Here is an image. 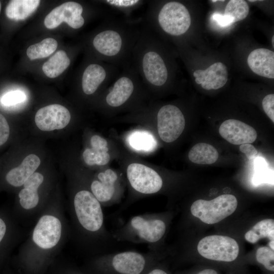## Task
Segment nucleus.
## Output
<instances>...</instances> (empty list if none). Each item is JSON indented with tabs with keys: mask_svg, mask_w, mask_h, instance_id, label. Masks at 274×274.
<instances>
[{
	"mask_svg": "<svg viewBox=\"0 0 274 274\" xmlns=\"http://www.w3.org/2000/svg\"><path fill=\"white\" fill-rule=\"evenodd\" d=\"M44 181L43 174L35 172L24 182L18 194V207L14 210L17 216H38L43 211L44 208L41 204L39 189Z\"/></svg>",
	"mask_w": 274,
	"mask_h": 274,
	"instance_id": "nucleus-13",
	"label": "nucleus"
},
{
	"mask_svg": "<svg viewBox=\"0 0 274 274\" xmlns=\"http://www.w3.org/2000/svg\"><path fill=\"white\" fill-rule=\"evenodd\" d=\"M269 248L273 251L274 250V240H270L269 242Z\"/></svg>",
	"mask_w": 274,
	"mask_h": 274,
	"instance_id": "nucleus-42",
	"label": "nucleus"
},
{
	"mask_svg": "<svg viewBox=\"0 0 274 274\" xmlns=\"http://www.w3.org/2000/svg\"><path fill=\"white\" fill-rule=\"evenodd\" d=\"M68 227L59 204H50L38 215L32 231L18 254L22 265L29 272L39 273L64 243Z\"/></svg>",
	"mask_w": 274,
	"mask_h": 274,
	"instance_id": "nucleus-1",
	"label": "nucleus"
},
{
	"mask_svg": "<svg viewBox=\"0 0 274 274\" xmlns=\"http://www.w3.org/2000/svg\"><path fill=\"white\" fill-rule=\"evenodd\" d=\"M143 21L153 31H161L172 37L185 34L191 22L187 8L177 1H169L162 5L155 1H148Z\"/></svg>",
	"mask_w": 274,
	"mask_h": 274,
	"instance_id": "nucleus-7",
	"label": "nucleus"
},
{
	"mask_svg": "<svg viewBox=\"0 0 274 274\" xmlns=\"http://www.w3.org/2000/svg\"><path fill=\"white\" fill-rule=\"evenodd\" d=\"M272 46H274V36H273L272 38Z\"/></svg>",
	"mask_w": 274,
	"mask_h": 274,
	"instance_id": "nucleus-43",
	"label": "nucleus"
},
{
	"mask_svg": "<svg viewBox=\"0 0 274 274\" xmlns=\"http://www.w3.org/2000/svg\"><path fill=\"white\" fill-rule=\"evenodd\" d=\"M249 12V6L244 0H230L227 3L224 15L230 16L234 22L245 19Z\"/></svg>",
	"mask_w": 274,
	"mask_h": 274,
	"instance_id": "nucleus-30",
	"label": "nucleus"
},
{
	"mask_svg": "<svg viewBox=\"0 0 274 274\" xmlns=\"http://www.w3.org/2000/svg\"><path fill=\"white\" fill-rule=\"evenodd\" d=\"M57 46L56 40L51 38H46L30 46L26 50V55L30 60L45 58L53 53Z\"/></svg>",
	"mask_w": 274,
	"mask_h": 274,
	"instance_id": "nucleus-28",
	"label": "nucleus"
},
{
	"mask_svg": "<svg viewBox=\"0 0 274 274\" xmlns=\"http://www.w3.org/2000/svg\"><path fill=\"white\" fill-rule=\"evenodd\" d=\"M65 274H95V273L91 272V271L89 270H87V271H83L79 270L74 269V270H71L69 271L67 273Z\"/></svg>",
	"mask_w": 274,
	"mask_h": 274,
	"instance_id": "nucleus-40",
	"label": "nucleus"
},
{
	"mask_svg": "<svg viewBox=\"0 0 274 274\" xmlns=\"http://www.w3.org/2000/svg\"><path fill=\"white\" fill-rule=\"evenodd\" d=\"M197 274H218L217 272L212 269H205L200 272Z\"/></svg>",
	"mask_w": 274,
	"mask_h": 274,
	"instance_id": "nucleus-41",
	"label": "nucleus"
},
{
	"mask_svg": "<svg viewBox=\"0 0 274 274\" xmlns=\"http://www.w3.org/2000/svg\"><path fill=\"white\" fill-rule=\"evenodd\" d=\"M257 262L264 266L267 270L274 271V252L270 248H259L256 253Z\"/></svg>",
	"mask_w": 274,
	"mask_h": 274,
	"instance_id": "nucleus-32",
	"label": "nucleus"
},
{
	"mask_svg": "<svg viewBox=\"0 0 274 274\" xmlns=\"http://www.w3.org/2000/svg\"><path fill=\"white\" fill-rule=\"evenodd\" d=\"M126 177L132 192L136 195H149L158 193L163 185L162 177L156 170L139 163L128 165Z\"/></svg>",
	"mask_w": 274,
	"mask_h": 274,
	"instance_id": "nucleus-10",
	"label": "nucleus"
},
{
	"mask_svg": "<svg viewBox=\"0 0 274 274\" xmlns=\"http://www.w3.org/2000/svg\"><path fill=\"white\" fill-rule=\"evenodd\" d=\"M197 251L200 255L209 260L231 262L237 257L239 249L233 238L212 235L206 236L199 242Z\"/></svg>",
	"mask_w": 274,
	"mask_h": 274,
	"instance_id": "nucleus-11",
	"label": "nucleus"
},
{
	"mask_svg": "<svg viewBox=\"0 0 274 274\" xmlns=\"http://www.w3.org/2000/svg\"><path fill=\"white\" fill-rule=\"evenodd\" d=\"M165 219L150 213L134 216L111 233L116 241L146 244L150 251H157L167 230Z\"/></svg>",
	"mask_w": 274,
	"mask_h": 274,
	"instance_id": "nucleus-6",
	"label": "nucleus"
},
{
	"mask_svg": "<svg viewBox=\"0 0 274 274\" xmlns=\"http://www.w3.org/2000/svg\"><path fill=\"white\" fill-rule=\"evenodd\" d=\"M195 81L206 90L218 89L225 85L228 80L226 66L222 62L213 63L204 70L194 72Z\"/></svg>",
	"mask_w": 274,
	"mask_h": 274,
	"instance_id": "nucleus-19",
	"label": "nucleus"
},
{
	"mask_svg": "<svg viewBox=\"0 0 274 274\" xmlns=\"http://www.w3.org/2000/svg\"><path fill=\"white\" fill-rule=\"evenodd\" d=\"M40 4L39 0L10 1L6 8V15L12 20H24L36 10Z\"/></svg>",
	"mask_w": 274,
	"mask_h": 274,
	"instance_id": "nucleus-24",
	"label": "nucleus"
},
{
	"mask_svg": "<svg viewBox=\"0 0 274 274\" xmlns=\"http://www.w3.org/2000/svg\"><path fill=\"white\" fill-rule=\"evenodd\" d=\"M217 1H211V2H213V3H215V2H217Z\"/></svg>",
	"mask_w": 274,
	"mask_h": 274,
	"instance_id": "nucleus-45",
	"label": "nucleus"
},
{
	"mask_svg": "<svg viewBox=\"0 0 274 274\" xmlns=\"http://www.w3.org/2000/svg\"><path fill=\"white\" fill-rule=\"evenodd\" d=\"M145 274H169L168 272L158 263L149 269Z\"/></svg>",
	"mask_w": 274,
	"mask_h": 274,
	"instance_id": "nucleus-38",
	"label": "nucleus"
},
{
	"mask_svg": "<svg viewBox=\"0 0 274 274\" xmlns=\"http://www.w3.org/2000/svg\"><path fill=\"white\" fill-rule=\"evenodd\" d=\"M90 190L102 206H110L118 202L121 187L117 173L110 168L99 173L91 181Z\"/></svg>",
	"mask_w": 274,
	"mask_h": 274,
	"instance_id": "nucleus-15",
	"label": "nucleus"
},
{
	"mask_svg": "<svg viewBox=\"0 0 274 274\" xmlns=\"http://www.w3.org/2000/svg\"><path fill=\"white\" fill-rule=\"evenodd\" d=\"M157 251L142 253L126 251L95 256L88 263V270L95 274H145L158 263Z\"/></svg>",
	"mask_w": 274,
	"mask_h": 274,
	"instance_id": "nucleus-5",
	"label": "nucleus"
},
{
	"mask_svg": "<svg viewBox=\"0 0 274 274\" xmlns=\"http://www.w3.org/2000/svg\"><path fill=\"white\" fill-rule=\"evenodd\" d=\"M245 238L247 241L252 244L256 243L260 239L259 236L252 229L245 233Z\"/></svg>",
	"mask_w": 274,
	"mask_h": 274,
	"instance_id": "nucleus-39",
	"label": "nucleus"
},
{
	"mask_svg": "<svg viewBox=\"0 0 274 274\" xmlns=\"http://www.w3.org/2000/svg\"><path fill=\"white\" fill-rule=\"evenodd\" d=\"M219 154L216 149L212 145L200 143L194 145L190 149L188 158L194 163L211 164L218 159Z\"/></svg>",
	"mask_w": 274,
	"mask_h": 274,
	"instance_id": "nucleus-25",
	"label": "nucleus"
},
{
	"mask_svg": "<svg viewBox=\"0 0 274 274\" xmlns=\"http://www.w3.org/2000/svg\"><path fill=\"white\" fill-rule=\"evenodd\" d=\"M108 142L98 135L92 136L90 147L85 149L83 153L84 162L89 165H104L110 161Z\"/></svg>",
	"mask_w": 274,
	"mask_h": 274,
	"instance_id": "nucleus-23",
	"label": "nucleus"
},
{
	"mask_svg": "<svg viewBox=\"0 0 274 274\" xmlns=\"http://www.w3.org/2000/svg\"><path fill=\"white\" fill-rule=\"evenodd\" d=\"M263 109L273 122H274V94H269L265 96L262 100Z\"/></svg>",
	"mask_w": 274,
	"mask_h": 274,
	"instance_id": "nucleus-34",
	"label": "nucleus"
},
{
	"mask_svg": "<svg viewBox=\"0 0 274 274\" xmlns=\"http://www.w3.org/2000/svg\"><path fill=\"white\" fill-rule=\"evenodd\" d=\"M26 99L24 92L16 90L9 92L2 98V102L5 106H14L23 102Z\"/></svg>",
	"mask_w": 274,
	"mask_h": 274,
	"instance_id": "nucleus-33",
	"label": "nucleus"
},
{
	"mask_svg": "<svg viewBox=\"0 0 274 274\" xmlns=\"http://www.w3.org/2000/svg\"><path fill=\"white\" fill-rule=\"evenodd\" d=\"M71 119V113L66 107L52 104L40 109L36 114L35 122L39 129L50 131L64 128Z\"/></svg>",
	"mask_w": 274,
	"mask_h": 274,
	"instance_id": "nucleus-17",
	"label": "nucleus"
},
{
	"mask_svg": "<svg viewBox=\"0 0 274 274\" xmlns=\"http://www.w3.org/2000/svg\"><path fill=\"white\" fill-rule=\"evenodd\" d=\"M157 130L160 139L166 143L176 141L183 132L185 120L181 110L167 104L162 106L157 114Z\"/></svg>",
	"mask_w": 274,
	"mask_h": 274,
	"instance_id": "nucleus-14",
	"label": "nucleus"
},
{
	"mask_svg": "<svg viewBox=\"0 0 274 274\" xmlns=\"http://www.w3.org/2000/svg\"><path fill=\"white\" fill-rule=\"evenodd\" d=\"M143 24L142 18L108 16L107 20L91 41L99 60L121 70L130 65L132 51Z\"/></svg>",
	"mask_w": 274,
	"mask_h": 274,
	"instance_id": "nucleus-3",
	"label": "nucleus"
},
{
	"mask_svg": "<svg viewBox=\"0 0 274 274\" xmlns=\"http://www.w3.org/2000/svg\"><path fill=\"white\" fill-rule=\"evenodd\" d=\"M248 64L256 74L269 79L274 78V52L265 48L254 50L249 55Z\"/></svg>",
	"mask_w": 274,
	"mask_h": 274,
	"instance_id": "nucleus-22",
	"label": "nucleus"
},
{
	"mask_svg": "<svg viewBox=\"0 0 274 274\" xmlns=\"http://www.w3.org/2000/svg\"><path fill=\"white\" fill-rule=\"evenodd\" d=\"M260 238L267 237L274 240V220L272 219L262 220L257 223L252 228Z\"/></svg>",
	"mask_w": 274,
	"mask_h": 274,
	"instance_id": "nucleus-31",
	"label": "nucleus"
},
{
	"mask_svg": "<svg viewBox=\"0 0 274 274\" xmlns=\"http://www.w3.org/2000/svg\"><path fill=\"white\" fill-rule=\"evenodd\" d=\"M219 132L227 142L236 145L252 143L257 136L253 127L236 119L224 121L219 127Z\"/></svg>",
	"mask_w": 274,
	"mask_h": 274,
	"instance_id": "nucleus-18",
	"label": "nucleus"
},
{
	"mask_svg": "<svg viewBox=\"0 0 274 274\" xmlns=\"http://www.w3.org/2000/svg\"><path fill=\"white\" fill-rule=\"evenodd\" d=\"M70 212L78 245L95 256L106 253L115 240L106 228L102 206L90 190L81 189L75 193Z\"/></svg>",
	"mask_w": 274,
	"mask_h": 274,
	"instance_id": "nucleus-2",
	"label": "nucleus"
},
{
	"mask_svg": "<svg viewBox=\"0 0 274 274\" xmlns=\"http://www.w3.org/2000/svg\"><path fill=\"white\" fill-rule=\"evenodd\" d=\"M145 88L131 64L122 69L110 84L104 96L108 109H117L127 105Z\"/></svg>",
	"mask_w": 274,
	"mask_h": 274,
	"instance_id": "nucleus-8",
	"label": "nucleus"
},
{
	"mask_svg": "<svg viewBox=\"0 0 274 274\" xmlns=\"http://www.w3.org/2000/svg\"><path fill=\"white\" fill-rule=\"evenodd\" d=\"M41 164L39 157L35 154L26 156L20 165L10 170L5 176V181L10 186L18 188L21 187Z\"/></svg>",
	"mask_w": 274,
	"mask_h": 274,
	"instance_id": "nucleus-20",
	"label": "nucleus"
},
{
	"mask_svg": "<svg viewBox=\"0 0 274 274\" xmlns=\"http://www.w3.org/2000/svg\"><path fill=\"white\" fill-rule=\"evenodd\" d=\"M127 140L132 149L139 151L150 152L157 145L154 136L146 130H136L131 132Z\"/></svg>",
	"mask_w": 274,
	"mask_h": 274,
	"instance_id": "nucleus-27",
	"label": "nucleus"
},
{
	"mask_svg": "<svg viewBox=\"0 0 274 274\" xmlns=\"http://www.w3.org/2000/svg\"><path fill=\"white\" fill-rule=\"evenodd\" d=\"M83 11V6L79 3H64L55 8L46 16L44 25L47 28L53 29L65 22L71 28L79 29L85 22Z\"/></svg>",
	"mask_w": 274,
	"mask_h": 274,
	"instance_id": "nucleus-16",
	"label": "nucleus"
},
{
	"mask_svg": "<svg viewBox=\"0 0 274 274\" xmlns=\"http://www.w3.org/2000/svg\"><path fill=\"white\" fill-rule=\"evenodd\" d=\"M14 218L0 210V258L6 257L18 241L19 234Z\"/></svg>",
	"mask_w": 274,
	"mask_h": 274,
	"instance_id": "nucleus-21",
	"label": "nucleus"
},
{
	"mask_svg": "<svg viewBox=\"0 0 274 274\" xmlns=\"http://www.w3.org/2000/svg\"><path fill=\"white\" fill-rule=\"evenodd\" d=\"M101 2L108 7L119 11L127 17H130L131 13L145 3L144 1L141 0H106Z\"/></svg>",
	"mask_w": 274,
	"mask_h": 274,
	"instance_id": "nucleus-29",
	"label": "nucleus"
},
{
	"mask_svg": "<svg viewBox=\"0 0 274 274\" xmlns=\"http://www.w3.org/2000/svg\"><path fill=\"white\" fill-rule=\"evenodd\" d=\"M10 135V127L5 117L0 113V146L4 144Z\"/></svg>",
	"mask_w": 274,
	"mask_h": 274,
	"instance_id": "nucleus-35",
	"label": "nucleus"
},
{
	"mask_svg": "<svg viewBox=\"0 0 274 274\" xmlns=\"http://www.w3.org/2000/svg\"><path fill=\"white\" fill-rule=\"evenodd\" d=\"M237 201L232 194H222L211 200L198 199L191 206L192 215L208 224L218 223L235 211Z\"/></svg>",
	"mask_w": 274,
	"mask_h": 274,
	"instance_id": "nucleus-9",
	"label": "nucleus"
},
{
	"mask_svg": "<svg viewBox=\"0 0 274 274\" xmlns=\"http://www.w3.org/2000/svg\"><path fill=\"white\" fill-rule=\"evenodd\" d=\"M1 8H2V5H1V2L0 1V13H1Z\"/></svg>",
	"mask_w": 274,
	"mask_h": 274,
	"instance_id": "nucleus-44",
	"label": "nucleus"
},
{
	"mask_svg": "<svg viewBox=\"0 0 274 274\" xmlns=\"http://www.w3.org/2000/svg\"><path fill=\"white\" fill-rule=\"evenodd\" d=\"M121 71L118 67L99 60L88 64L82 72L81 85L84 94L91 95L109 86Z\"/></svg>",
	"mask_w": 274,
	"mask_h": 274,
	"instance_id": "nucleus-12",
	"label": "nucleus"
},
{
	"mask_svg": "<svg viewBox=\"0 0 274 274\" xmlns=\"http://www.w3.org/2000/svg\"><path fill=\"white\" fill-rule=\"evenodd\" d=\"M239 150L244 153L248 159L252 160L254 159L258 152L253 145L251 144H244L239 146Z\"/></svg>",
	"mask_w": 274,
	"mask_h": 274,
	"instance_id": "nucleus-37",
	"label": "nucleus"
},
{
	"mask_svg": "<svg viewBox=\"0 0 274 274\" xmlns=\"http://www.w3.org/2000/svg\"><path fill=\"white\" fill-rule=\"evenodd\" d=\"M131 64L145 88L148 90L162 87L169 80L168 66L160 44L155 32L144 21L132 51Z\"/></svg>",
	"mask_w": 274,
	"mask_h": 274,
	"instance_id": "nucleus-4",
	"label": "nucleus"
},
{
	"mask_svg": "<svg viewBox=\"0 0 274 274\" xmlns=\"http://www.w3.org/2000/svg\"><path fill=\"white\" fill-rule=\"evenodd\" d=\"M212 19L220 27H226L233 23L232 18L225 15L214 13L211 17Z\"/></svg>",
	"mask_w": 274,
	"mask_h": 274,
	"instance_id": "nucleus-36",
	"label": "nucleus"
},
{
	"mask_svg": "<svg viewBox=\"0 0 274 274\" xmlns=\"http://www.w3.org/2000/svg\"><path fill=\"white\" fill-rule=\"evenodd\" d=\"M71 60L64 51L59 50L42 66L45 75L54 78L61 74L70 65Z\"/></svg>",
	"mask_w": 274,
	"mask_h": 274,
	"instance_id": "nucleus-26",
	"label": "nucleus"
}]
</instances>
